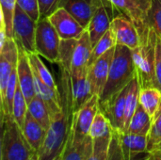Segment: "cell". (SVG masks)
<instances>
[{
	"label": "cell",
	"mask_w": 161,
	"mask_h": 160,
	"mask_svg": "<svg viewBox=\"0 0 161 160\" xmlns=\"http://www.w3.org/2000/svg\"><path fill=\"white\" fill-rule=\"evenodd\" d=\"M141 36L140 45L132 50L136 76L141 89L158 88L156 80V47L158 34L149 23Z\"/></svg>",
	"instance_id": "cell-1"
},
{
	"label": "cell",
	"mask_w": 161,
	"mask_h": 160,
	"mask_svg": "<svg viewBox=\"0 0 161 160\" xmlns=\"http://www.w3.org/2000/svg\"><path fill=\"white\" fill-rule=\"evenodd\" d=\"M135 75L136 68L132 57V50L126 46L117 44L108 81L99 97V102L106 101L113 94L124 90L129 85Z\"/></svg>",
	"instance_id": "cell-2"
},
{
	"label": "cell",
	"mask_w": 161,
	"mask_h": 160,
	"mask_svg": "<svg viewBox=\"0 0 161 160\" xmlns=\"http://www.w3.org/2000/svg\"><path fill=\"white\" fill-rule=\"evenodd\" d=\"M1 160H28L37 158L36 153L26 141L22 128L12 116L1 120Z\"/></svg>",
	"instance_id": "cell-3"
},
{
	"label": "cell",
	"mask_w": 161,
	"mask_h": 160,
	"mask_svg": "<svg viewBox=\"0 0 161 160\" xmlns=\"http://www.w3.org/2000/svg\"><path fill=\"white\" fill-rule=\"evenodd\" d=\"M60 37L49 19L41 18L37 23L35 47L36 53L52 63L59 61Z\"/></svg>",
	"instance_id": "cell-4"
},
{
	"label": "cell",
	"mask_w": 161,
	"mask_h": 160,
	"mask_svg": "<svg viewBox=\"0 0 161 160\" xmlns=\"http://www.w3.org/2000/svg\"><path fill=\"white\" fill-rule=\"evenodd\" d=\"M99 110V96L94 94L79 110L74 112L69 138L74 142H83L90 134L92 122Z\"/></svg>",
	"instance_id": "cell-5"
},
{
	"label": "cell",
	"mask_w": 161,
	"mask_h": 160,
	"mask_svg": "<svg viewBox=\"0 0 161 160\" xmlns=\"http://www.w3.org/2000/svg\"><path fill=\"white\" fill-rule=\"evenodd\" d=\"M37 23L16 5L13 17V39L27 53L36 52L35 38Z\"/></svg>",
	"instance_id": "cell-6"
},
{
	"label": "cell",
	"mask_w": 161,
	"mask_h": 160,
	"mask_svg": "<svg viewBox=\"0 0 161 160\" xmlns=\"http://www.w3.org/2000/svg\"><path fill=\"white\" fill-rule=\"evenodd\" d=\"M121 14L126 16L137 27L140 35L148 26L149 0H108Z\"/></svg>",
	"instance_id": "cell-7"
},
{
	"label": "cell",
	"mask_w": 161,
	"mask_h": 160,
	"mask_svg": "<svg viewBox=\"0 0 161 160\" xmlns=\"http://www.w3.org/2000/svg\"><path fill=\"white\" fill-rule=\"evenodd\" d=\"M127 91L128 86L113 94L106 101L99 102L100 111L109 121L113 129L119 132H125V99Z\"/></svg>",
	"instance_id": "cell-8"
},
{
	"label": "cell",
	"mask_w": 161,
	"mask_h": 160,
	"mask_svg": "<svg viewBox=\"0 0 161 160\" xmlns=\"http://www.w3.org/2000/svg\"><path fill=\"white\" fill-rule=\"evenodd\" d=\"M19 47L13 38H8L0 49V102L3 103L11 73L17 66Z\"/></svg>",
	"instance_id": "cell-9"
},
{
	"label": "cell",
	"mask_w": 161,
	"mask_h": 160,
	"mask_svg": "<svg viewBox=\"0 0 161 160\" xmlns=\"http://www.w3.org/2000/svg\"><path fill=\"white\" fill-rule=\"evenodd\" d=\"M47 18L57 30L61 40H78L87 29L71 13L61 7Z\"/></svg>",
	"instance_id": "cell-10"
},
{
	"label": "cell",
	"mask_w": 161,
	"mask_h": 160,
	"mask_svg": "<svg viewBox=\"0 0 161 160\" xmlns=\"http://www.w3.org/2000/svg\"><path fill=\"white\" fill-rule=\"evenodd\" d=\"M115 47L105 53L88 69V77L93 95L96 94L100 97L103 92V90L108 81L110 66L114 58Z\"/></svg>",
	"instance_id": "cell-11"
},
{
	"label": "cell",
	"mask_w": 161,
	"mask_h": 160,
	"mask_svg": "<svg viewBox=\"0 0 161 160\" xmlns=\"http://www.w3.org/2000/svg\"><path fill=\"white\" fill-rule=\"evenodd\" d=\"M114 8L108 0H98L97 7L93 12L91 22L87 27L92 47L110 29L111 21L109 9Z\"/></svg>",
	"instance_id": "cell-12"
},
{
	"label": "cell",
	"mask_w": 161,
	"mask_h": 160,
	"mask_svg": "<svg viewBox=\"0 0 161 160\" xmlns=\"http://www.w3.org/2000/svg\"><path fill=\"white\" fill-rule=\"evenodd\" d=\"M110 29L115 37L117 44L126 46L131 50L140 45V33L135 25L126 16L120 13V15L112 18Z\"/></svg>",
	"instance_id": "cell-13"
},
{
	"label": "cell",
	"mask_w": 161,
	"mask_h": 160,
	"mask_svg": "<svg viewBox=\"0 0 161 160\" xmlns=\"http://www.w3.org/2000/svg\"><path fill=\"white\" fill-rule=\"evenodd\" d=\"M118 135L125 160L148 159V135H137L119 131Z\"/></svg>",
	"instance_id": "cell-14"
},
{
	"label": "cell",
	"mask_w": 161,
	"mask_h": 160,
	"mask_svg": "<svg viewBox=\"0 0 161 160\" xmlns=\"http://www.w3.org/2000/svg\"><path fill=\"white\" fill-rule=\"evenodd\" d=\"M19 47V56L17 62V75L18 83L21 88V91L25 97L27 104L37 95L35 89V78L34 73L29 61L28 53L20 45Z\"/></svg>",
	"instance_id": "cell-15"
},
{
	"label": "cell",
	"mask_w": 161,
	"mask_h": 160,
	"mask_svg": "<svg viewBox=\"0 0 161 160\" xmlns=\"http://www.w3.org/2000/svg\"><path fill=\"white\" fill-rule=\"evenodd\" d=\"M70 77L73 110L76 112L93 96V94L88 77V71L70 74Z\"/></svg>",
	"instance_id": "cell-16"
},
{
	"label": "cell",
	"mask_w": 161,
	"mask_h": 160,
	"mask_svg": "<svg viewBox=\"0 0 161 160\" xmlns=\"http://www.w3.org/2000/svg\"><path fill=\"white\" fill-rule=\"evenodd\" d=\"M97 4L98 0H61L59 8H65L87 28Z\"/></svg>",
	"instance_id": "cell-17"
},
{
	"label": "cell",
	"mask_w": 161,
	"mask_h": 160,
	"mask_svg": "<svg viewBox=\"0 0 161 160\" xmlns=\"http://www.w3.org/2000/svg\"><path fill=\"white\" fill-rule=\"evenodd\" d=\"M92 51V45L90 40L88 30L86 29L83 35L77 41L72 60V69L70 74L88 71V65Z\"/></svg>",
	"instance_id": "cell-18"
},
{
	"label": "cell",
	"mask_w": 161,
	"mask_h": 160,
	"mask_svg": "<svg viewBox=\"0 0 161 160\" xmlns=\"http://www.w3.org/2000/svg\"><path fill=\"white\" fill-rule=\"evenodd\" d=\"M35 89L37 95L46 104L48 107L52 118L62 111V104L60 99V93L58 89H53L43 83L38 75L34 74Z\"/></svg>",
	"instance_id": "cell-19"
},
{
	"label": "cell",
	"mask_w": 161,
	"mask_h": 160,
	"mask_svg": "<svg viewBox=\"0 0 161 160\" xmlns=\"http://www.w3.org/2000/svg\"><path fill=\"white\" fill-rule=\"evenodd\" d=\"M22 130L26 141L37 155L45 137L46 130L31 116L28 111L26 113Z\"/></svg>",
	"instance_id": "cell-20"
},
{
	"label": "cell",
	"mask_w": 161,
	"mask_h": 160,
	"mask_svg": "<svg viewBox=\"0 0 161 160\" xmlns=\"http://www.w3.org/2000/svg\"><path fill=\"white\" fill-rule=\"evenodd\" d=\"M93 147V141L89 136L83 142H74L68 137L61 154L62 160H87Z\"/></svg>",
	"instance_id": "cell-21"
},
{
	"label": "cell",
	"mask_w": 161,
	"mask_h": 160,
	"mask_svg": "<svg viewBox=\"0 0 161 160\" xmlns=\"http://www.w3.org/2000/svg\"><path fill=\"white\" fill-rule=\"evenodd\" d=\"M152 120V117L140 103L125 132L137 135H148L151 129Z\"/></svg>",
	"instance_id": "cell-22"
},
{
	"label": "cell",
	"mask_w": 161,
	"mask_h": 160,
	"mask_svg": "<svg viewBox=\"0 0 161 160\" xmlns=\"http://www.w3.org/2000/svg\"><path fill=\"white\" fill-rule=\"evenodd\" d=\"M140 92L141 86L137 76L131 80L128 85V91L125 99V132L127 130L132 116L134 115L139 104H140Z\"/></svg>",
	"instance_id": "cell-23"
},
{
	"label": "cell",
	"mask_w": 161,
	"mask_h": 160,
	"mask_svg": "<svg viewBox=\"0 0 161 160\" xmlns=\"http://www.w3.org/2000/svg\"><path fill=\"white\" fill-rule=\"evenodd\" d=\"M28 112L45 130L49 128L52 121L50 110L38 95H36L28 104Z\"/></svg>",
	"instance_id": "cell-24"
},
{
	"label": "cell",
	"mask_w": 161,
	"mask_h": 160,
	"mask_svg": "<svg viewBox=\"0 0 161 160\" xmlns=\"http://www.w3.org/2000/svg\"><path fill=\"white\" fill-rule=\"evenodd\" d=\"M140 103L153 118L161 105V91L154 87L141 89Z\"/></svg>",
	"instance_id": "cell-25"
},
{
	"label": "cell",
	"mask_w": 161,
	"mask_h": 160,
	"mask_svg": "<svg viewBox=\"0 0 161 160\" xmlns=\"http://www.w3.org/2000/svg\"><path fill=\"white\" fill-rule=\"evenodd\" d=\"M113 130L114 129L111 126L109 121L99 109L93 122H92V124L91 126L89 136L92 140L110 138V137H112Z\"/></svg>",
	"instance_id": "cell-26"
},
{
	"label": "cell",
	"mask_w": 161,
	"mask_h": 160,
	"mask_svg": "<svg viewBox=\"0 0 161 160\" xmlns=\"http://www.w3.org/2000/svg\"><path fill=\"white\" fill-rule=\"evenodd\" d=\"M40 55L36 52L34 53H28V58H29V61L33 70V73L39 76V78L45 83L47 86L53 88V89H58L53 75L51 74V73L49 72V70L46 68V66L43 64V62L41 60Z\"/></svg>",
	"instance_id": "cell-27"
},
{
	"label": "cell",
	"mask_w": 161,
	"mask_h": 160,
	"mask_svg": "<svg viewBox=\"0 0 161 160\" xmlns=\"http://www.w3.org/2000/svg\"><path fill=\"white\" fill-rule=\"evenodd\" d=\"M77 39L61 40L59 46V67L69 73L72 69V60L75 53V49L77 43Z\"/></svg>",
	"instance_id": "cell-28"
},
{
	"label": "cell",
	"mask_w": 161,
	"mask_h": 160,
	"mask_svg": "<svg viewBox=\"0 0 161 160\" xmlns=\"http://www.w3.org/2000/svg\"><path fill=\"white\" fill-rule=\"evenodd\" d=\"M27 111H28V104H27L25 97L24 96V94L21 91V88L19 86V83H18L16 92L14 95V99H13L11 116L21 128L24 125Z\"/></svg>",
	"instance_id": "cell-29"
},
{
	"label": "cell",
	"mask_w": 161,
	"mask_h": 160,
	"mask_svg": "<svg viewBox=\"0 0 161 160\" xmlns=\"http://www.w3.org/2000/svg\"><path fill=\"white\" fill-rule=\"evenodd\" d=\"M116 45H117V43H116L115 37H114L111 29H109L99 40V41L92 47V54H91V58H90L88 69H89V67L94 61H96L100 57H102L105 53H107L108 50H110L111 48L115 47Z\"/></svg>",
	"instance_id": "cell-30"
},
{
	"label": "cell",
	"mask_w": 161,
	"mask_h": 160,
	"mask_svg": "<svg viewBox=\"0 0 161 160\" xmlns=\"http://www.w3.org/2000/svg\"><path fill=\"white\" fill-rule=\"evenodd\" d=\"M17 0H0L1 18L4 20L8 38H13V17Z\"/></svg>",
	"instance_id": "cell-31"
},
{
	"label": "cell",
	"mask_w": 161,
	"mask_h": 160,
	"mask_svg": "<svg viewBox=\"0 0 161 160\" xmlns=\"http://www.w3.org/2000/svg\"><path fill=\"white\" fill-rule=\"evenodd\" d=\"M111 138H104L93 141V147L87 160H108Z\"/></svg>",
	"instance_id": "cell-32"
},
{
	"label": "cell",
	"mask_w": 161,
	"mask_h": 160,
	"mask_svg": "<svg viewBox=\"0 0 161 160\" xmlns=\"http://www.w3.org/2000/svg\"><path fill=\"white\" fill-rule=\"evenodd\" d=\"M147 16L149 23L161 38V0H149Z\"/></svg>",
	"instance_id": "cell-33"
},
{
	"label": "cell",
	"mask_w": 161,
	"mask_h": 160,
	"mask_svg": "<svg viewBox=\"0 0 161 160\" xmlns=\"http://www.w3.org/2000/svg\"><path fill=\"white\" fill-rule=\"evenodd\" d=\"M152 119V125L148 134V151L154 145L161 142V105Z\"/></svg>",
	"instance_id": "cell-34"
},
{
	"label": "cell",
	"mask_w": 161,
	"mask_h": 160,
	"mask_svg": "<svg viewBox=\"0 0 161 160\" xmlns=\"http://www.w3.org/2000/svg\"><path fill=\"white\" fill-rule=\"evenodd\" d=\"M17 5L34 21L41 19L38 0H17Z\"/></svg>",
	"instance_id": "cell-35"
},
{
	"label": "cell",
	"mask_w": 161,
	"mask_h": 160,
	"mask_svg": "<svg viewBox=\"0 0 161 160\" xmlns=\"http://www.w3.org/2000/svg\"><path fill=\"white\" fill-rule=\"evenodd\" d=\"M61 0H38L41 18L49 17L59 8Z\"/></svg>",
	"instance_id": "cell-36"
},
{
	"label": "cell",
	"mask_w": 161,
	"mask_h": 160,
	"mask_svg": "<svg viewBox=\"0 0 161 160\" xmlns=\"http://www.w3.org/2000/svg\"><path fill=\"white\" fill-rule=\"evenodd\" d=\"M108 160H125L123 151L121 148V144H120V141H119L118 131L116 130H113Z\"/></svg>",
	"instance_id": "cell-37"
},
{
	"label": "cell",
	"mask_w": 161,
	"mask_h": 160,
	"mask_svg": "<svg viewBox=\"0 0 161 160\" xmlns=\"http://www.w3.org/2000/svg\"><path fill=\"white\" fill-rule=\"evenodd\" d=\"M156 80L158 89L161 91V38L158 36L156 47Z\"/></svg>",
	"instance_id": "cell-38"
},
{
	"label": "cell",
	"mask_w": 161,
	"mask_h": 160,
	"mask_svg": "<svg viewBox=\"0 0 161 160\" xmlns=\"http://www.w3.org/2000/svg\"><path fill=\"white\" fill-rule=\"evenodd\" d=\"M147 160H161V142L149 149V157Z\"/></svg>",
	"instance_id": "cell-39"
},
{
	"label": "cell",
	"mask_w": 161,
	"mask_h": 160,
	"mask_svg": "<svg viewBox=\"0 0 161 160\" xmlns=\"http://www.w3.org/2000/svg\"><path fill=\"white\" fill-rule=\"evenodd\" d=\"M54 160H62V158H61V155H60L59 157H58L57 158H55Z\"/></svg>",
	"instance_id": "cell-40"
},
{
	"label": "cell",
	"mask_w": 161,
	"mask_h": 160,
	"mask_svg": "<svg viewBox=\"0 0 161 160\" xmlns=\"http://www.w3.org/2000/svg\"><path fill=\"white\" fill-rule=\"evenodd\" d=\"M28 160H37V158H35V157H34V158H30V159H28Z\"/></svg>",
	"instance_id": "cell-41"
}]
</instances>
